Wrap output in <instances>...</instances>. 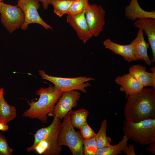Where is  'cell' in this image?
Instances as JSON below:
<instances>
[{
  "label": "cell",
  "instance_id": "6da1fadb",
  "mask_svg": "<svg viewBox=\"0 0 155 155\" xmlns=\"http://www.w3.org/2000/svg\"><path fill=\"white\" fill-rule=\"evenodd\" d=\"M127 99L124 111L126 121L136 123L155 118V89L145 87Z\"/></svg>",
  "mask_w": 155,
  "mask_h": 155
},
{
  "label": "cell",
  "instance_id": "7a4b0ae2",
  "mask_svg": "<svg viewBox=\"0 0 155 155\" xmlns=\"http://www.w3.org/2000/svg\"><path fill=\"white\" fill-rule=\"evenodd\" d=\"M63 92L54 86L49 85L47 88L41 87L35 92L39 96L38 100L28 102L29 108L22 114L24 117L37 119L44 123L48 122V115L53 111L55 105Z\"/></svg>",
  "mask_w": 155,
  "mask_h": 155
},
{
  "label": "cell",
  "instance_id": "3957f363",
  "mask_svg": "<svg viewBox=\"0 0 155 155\" xmlns=\"http://www.w3.org/2000/svg\"><path fill=\"white\" fill-rule=\"evenodd\" d=\"M124 135L142 145L155 143V118L146 119L138 122L123 121Z\"/></svg>",
  "mask_w": 155,
  "mask_h": 155
},
{
  "label": "cell",
  "instance_id": "277c9868",
  "mask_svg": "<svg viewBox=\"0 0 155 155\" xmlns=\"http://www.w3.org/2000/svg\"><path fill=\"white\" fill-rule=\"evenodd\" d=\"M71 125L67 114L64 118L57 137L58 144L67 146L73 155H84L83 152L84 139L80 131H76Z\"/></svg>",
  "mask_w": 155,
  "mask_h": 155
},
{
  "label": "cell",
  "instance_id": "5b68a950",
  "mask_svg": "<svg viewBox=\"0 0 155 155\" xmlns=\"http://www.w3.org/2000/svg\"><path fill=\"white\" fill-rule=\"evenodd\" d=\"M42 79L53 83L54 86L63 93L72 90H79L86 93V88L91 86L88 82L94 80L91 77L80 76L74 78H65L54 76L46 74L45 71L40 70L38 71Z\"/></svg>",
  "mask_w": 155,
  "mask_h": 155
},
{
  "label": "cell",
  "instance_id": "8992f818",
  "mask_svg": "<svg viewBox=\"0 0 155 155\" xmlns=\"http://www.w3.org/2000/svg\"><path fill=\"white\" fill-rule=\"evenodd\" d=\"M1 22L10 34L22 26L24 23V13L19 7L0 2Z\"/></svg>",
  "mask_w": 155,
  "mask_h": 155
},
{
  "label": "cell",
  "instance_id": "52a82bcc",
  "mask_svg": "<svg viewBox=\"0 0 155 155\" xmlns=\"http://www.w3.org/2000/svg\"><path fill=\"white\" fill-rule=\"evenodd\" d=\"M38 0H18L17 5L21 8L24 13L25 19L24 23L21 27L25 30L28 28V24L36 23L42 26L46 30H53V28L46 24L40 16L37 10L40 5Z\"/></svg>",
  "mask_w": 155,
  "mask_h": 155
},
{
  "label": "cell",
  "instance_id": "ba28073f",
  "mask_svg": "<svg viewBox=\"0 0 155 155\" xmlns=\"http://www.w3.org/2000/svg\"><path fill=\"white\" fill-rule=\"evenodd\" d=\"M84 12L90 32L93 36H98L105 24V11L100 5L89 3Z\"/></svg>",
  "mask_w": 155,
  "mask_h": 155
},
{
  "label": "cell",
  "instance_id": "9c48e42d",
  "mask_svg": "<svg viewBox=\"0 0 155 155\" xmlns=\"http://www.w3.org/2000/svg\"><path fill=\"white\" fill-rule=\"evenodd\" d=\"M81 97L80 93L77 90L64 92L56 104L53 111L48 115L55 116L62 120L73 108L78 105Z\"/></svg>",
  "mask_w": 155,
  "mask_h": 155
},
{
  "label": "cell",
  "instance_id": "30bf717a",
  "mask_svg": "<svg viewBox=\"0 0 155 155\" xmlns=\"http://www.w3.org/2000/svg\"><path fill=\"white\" fill-rule=\"evenodd\" d=\"M61 123L60 121L53 129L36 146L34 151L42 155H59L62 151L57 143L59 131Z\"/></svg>",
  "mask_w": 155,
  "mask_h": 155
},
{
  "label": "cell",
  "instance_id": "8fae6325",
  "mask_svg": "<svg viewBox=\"0 0 155 155\" xmlns=\"http://www.w3.org/2000/svg\"><path fill=\"white\" fill-rule=\"evenodd\" d=\"M66 21L76 32L79 39L84 43L93 36L89 30L85 12L73 15L67 14Z\"/></svg>",
  "mask_w": 155,
  "mask_h": 155
},
{
  "label": "cell",
  "instance_id": "7c38bea8",
  "mask_svg": "<svg viewBox=\"0 0 155 155\" xmlns=\"http://www.w3.org/2000/svg\"><path fill=\"white\" fill-rule=\"evenodd\" d=\"M143 30L139 29L136 38L130 44L137 60L144 61L147 64L150 65L152 63L148 54L149 44L146 42L144 38Z\"/></svg>",
  "mask_w": 155,
  "mask_h": 155
},
{
  "label": "cell",
  "instance_id": "4fadbf2b",
  "mask_svg": "<svg viewBox=\"0 0 155 155\" xmlns=\"http://www.w3.org/2000/svg\"><path fill=\"white\" fill-rule=\"evenodd\" d=\"M115 81L117 84L121 86L120 91L125 92L126 98L128 96L140 92L144 88L129 73L117 77Z\"/></svg>",
  "mask_w": 155,
  "mask_h": 155
},
{
  "label": "cell",
  "instance_id": "5bb4252c",
  "mask_svg": "<svg viewBox=\"0 0 155 155\" xmlns=\"http://www.w3.org/2000/svg\"><path fill=\"white\" fill-rule=\"evenodd\" d=\"M135 27L144 31L147 36L152 50V63L155 62V18H147L138 19L135 21Z\"/></svg>",
  "mask_w": 155,
  "mask_h": 155
},
{
  "label": "cell",
  "instance_id": "9a60e30c",
  "mask_svg": "<svg viewBox=\"0 0 155 155\" xmlns=\"http://www.w3.org/2000/svg\"><path fill=\"white\" fill-rule=\"evenodd\" d=\"M129 71V73L144 87L150 86L155 89V71L148 72L145 67L139 64L132 65Z\"/></svg>",
  "mask_w": 155,
  "mask_h": 155
},
{
  "label": "cell",
  "instance_id": "2e32d148",
  "mask_svg": "<svg viewBox=\"0 0 155 155\" xmlns=\"http://www.w3.org/2000/svg\"><path fill=\"white\" fill-rule=\"evenodd\" d=\"M125 15L128 19L133 21H135L137 19L155 18V11L150 12L145 11L141 7L137 0H131L129 4L125 8Z\"/></svg>",
  "mask_w": 155,
  "mask_h": 155
},
{
  "label": "cell",
  "instance_id": "e0dca14e",
  "mask_svg": "<svg viewBox=\"0 0 155 155\" xmlns=\"http://www.w3.org/2000/svg\"><path fill=\"white\" fill-rule=\"evenodd\" d=\"M103 44L106 48L111 50L115 54L121 56L124 59L129 62L137 60L130 44H120L107 39L103 42Z\"/></svg>",
  "mask_w": 155,
  "mask_h": 155
},
{
  "label": "cell",
  "instance_id": "ac0fdd59",
  "mask_svg": "<svg viewBox=\"0 0 155 155\" xmlns=\"http://www.w3.org/2000/svg\"><path fill=\"white\" fill-rule=\"evenodd\" d=\"M17 115L15 107L9 105L4 96L0 99V122L6 124L14 119Z\"/></svg>",
  "mask_w": 155,
  "mask_h": 155
},
{
  "label": "cell",
  "instance_id": "d6986e66",
  "mask_svg": "<svg viewBox=\"0 0 155 155\" xmlns=\"http://www.w3.org/2000/svg\"><path fill=\"white\" fill-rule=\"evenodd\" d=\"M129 139L125 135L123 137L121 141L116 145L110 144L102 148L98 149L96 155H117L124 151L127 145Z\"/></svg>",
  "mask_w": 155,
  "mask_h": 155
},
{
  "label": "cell",
  "instance_id": "ffe728a7",
  "mask_svg": "<svg viewBox=\"0 0 155 155\" xmlns=\"http://www.w3.org/2000/svg\"><path fill=\"white\" fill-rule=\"evenodd\" d=\"M60 120L57 117L54 116L53 121L50 125L38 129L34 134V139L33 144L32 146L26 148L27 152H30L34 151L36 146L53 129Z\"/></svg>",
  "mask_w": 155,
  "mask_h": 155
},
{
  "label": "cell",
  "instance_id": "44dd1931",
  "mask_svg": "<svg viewBox=\"0 0 155 155\" xmlns=\"http://www.w3.org/2000/svg\"><path fill=\"white\" fill-rule=\"evenodd\" d=\"M89 112L88 110L81 108L79 110L70 111L68 113L70 122L74 128L80 129L81 126L87 121Z\"/></svg>",
  "mask_w": 155,
  "mask_h": 155
},
{
  "label": "cell",
  "instance_id": "7402d4cb",
  "mask_svg": "<svg viewBox=\"0 0 155 155\" xmlns=\"http://www.w3.org/2000/svg\"><path fill=\"white\" fill-rule=\"evenodd\" d=\"M107 127L106 120L104 119L101 123L100 129L95 136V139L98 149L102 148L112 142L111 138L106 135Z\"/></svg>",
  "mask_w": 155,
  "mask_h": 155
},
{
  "label": "cell",
  "instance_id": "603a6c76",
  "mask_svg": "<svg viewBox=\"0 0 155 155\" xmlns=\"http://www.w3.org/2000/svg\"><path fill=\"white\" fill-rule=\"evenodd\" d=\"M75 0H51L50 3L53 6L54 12L61 17L67 14L71 6Z\"/></svg>",
  "mask_w": 155,
  "mask_h": 155
},
{
  "label": "cell",
  "instance_id": "cb8c5ba5",
  "mask_svg": "<svg viewBox=\"0 0 155 155\" xmlns=\"http://www.w3.org/2000/svg\"><path fill=\"white\" fill-rule=\"evenodd\" d=\"M89 4L88 0H75L69 8L67 14L73 15L84 12Z\"/></svg>",
  "mask_w": 155,
  "mask_h": 155
},
{
  "label": "cell",
  "instance_id": "d4e9b609",
  "mask_svg": "<svg viewBox=\"0 0 155 155\" xmlns=\"http://www.w3.org/2000/svg\"><path fill=\"white\" fill-rule=\"evenodd\" d=\"M83 145L84 155H96L98 148L95 136L90 139H84Z\"/></svg>",
  "mask_w": 155,
  "mask_h": 155
},
{
  "label": "cell",
  "instance_id": "484cf974",
  "mask_svg": "<svg viewBox=\"0 0 155 155\" xmlns=\"http://www.w3.org/2000/svg\"><path fill=\"white\" fill-rule=\"evenodd\" d=\"M13 152L5 137L0 133V155H11Z\"/></svg>",
  "mask_w": 155,
  "mask_h": 155
},
{
  "label": "cell",
  "instance_id": "4316f807",
  "mask_svg": "<svg viewBox=\"0 0 155 155\" xmlns=\"http://www.w3.org/2000/svg\"><path fill=\"white\" fill-rule=\"evenodd\" d=\"M80 132L84 139H87L95 136L96 133L88 124L87 121L81 126Z\"/></svg>",
  "mask_w": 155,
  "mask_h": 155
},
{
  "label": "cell",
  "instance_id": "83f0119b",
  "mask_svg": "<svg viewBox=\"0 0 155 155\" xmlns=\"http://www.w3.org/2000/svg\"><path fill=\"white\" fill-rule=\"evenodd\" d=\"M127 155H135L134 150V146L133 144H129L126 146L124 151Z\"/></svg>",
  "mask_w": 155,
  "mask_h": 155
},
{
  "label": "cell",
  "instance_id": "f1b7e54d",
  "mask_svg": "<svg viewBox=\"0 0 155 155\" xmlns=\"http://www.w3.org/2000/svg\"><path fill=\"white\" fill-rule=\"evenodd\" d=\"M146 148V150L149 153H151L155 154V143L150 144Z\"/></svg>",
  "mask_w": 155,
  "mask_h": 155
},
{
  "label": "cell",
  "instance_id": "f546056e",
  "mask_svg": "<svg viewBox=\"0 0 155 155\" xmlns=\"http://www.w3.org/2000/svg\"><path fill=\"white\" fill-rule=\"evenodd\" d=\"M39 2H41L42 4L43 8L46 9H47L49 5L51 4V0H38Z\"/></svg>",
  "mask_w": 155,
  "mask_h": 155
},
{
  "label": "cell",
  "instance_id": "4dcf8cb0",
  "mask_svg": "<svg viewBox=\"0 0 155 155\" xmlns=\"http://www.w3.org/2000/svg\"><path fill=\"white\" fill-rule=\"evenodd\" d=\"M9 129V127L7 124L0 122V130L7 131Z\"/></svg>",
  "mask_w": 155,
  "mask_h": 155
},
{
  "label": "cell",
  "instance_id": "1f68e13d",
  "mask_svg": "<svg viewBox=\"0 0 155 155\" xmlns=\"http://www.w3.org/2000/svg\"><path fill=\"white\" fill-rule=\"evenodd\" d=\"M4 89L3 88H0V99L2 96H4Z\"/></svg>",
  "mask_w": 155,
  "mask_h": 155
},
{
  "label": "cell",
  "instance_id": "d6a6232c",
  "mask_svg": "<svg viewBox=\"0 0 155 155\" xmlns=\"http://www.w3.org/2000/svg\"><path fill=\"white\" fill-rule=\"evenodd\" d=\"M3 0H0V2L1 1Z\"/></svg>",
  "mask_w": 155,
  "mask_h": 155
}]
</instances>
